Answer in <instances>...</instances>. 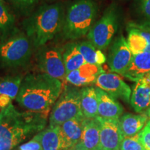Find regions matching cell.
Wrapping results in <instances>:
<instances>
[{
	"label": "cell",
	"mask_w": 150,
	"mask_h": 150,
	"mask_svg": "<svg viewBox=\"0 0 150 150\" xmlns=\"http://www.w3.org/2000/svg\"><path fill=\"white\" fill-rule=\"evenodd\" d=\"M48 114L19 111L11 103L0 111V150H12L20 142L45 129Z\"/></svg>",
	"instance_id": "obj_1"
},
{
	"label": "cell",
	"mask_w": 150,
	"mask_h": 150,
	"mask_svg": "<svg viewBox=\"0 0 150 150\" xmlns=\"http://www.w3.org/2000/svg\"><path fill=\"white\" fill-rule=\"evenodd\" d=\"M63 90V83L45 74H32L23 78L17 102L27 110L48 114Z\"/></svg>",
	"instance_id": "obj_2"
},
{
	"label": "cell",
	"mask_w": 150,
	"mask_h": 150,
	"mask_svg": "<svg viewBox=\"0 0 150 150\" xmlns=\"http://www.w3.org/2000/svg\"><path fill=\"white\" fill-rule=\"evenodd\" d=\"M64 12L59 4L41 7L24 22L26 33L35 48L42 47L63 29Z\"/></svg>",
	"instance_id": "obj_3"
},
{
	"label": "cell",
	"mask_w": 150,
	"mask_h": 150,
	"mask_svg": "<svg viewBox=\"0 0 150 150\" xmlns=\"http://www.w3.org/2000/svg\"><path fill=\"white\" fill-rule=\"evenodd\" d=\"M97 15V6L93 0H79L67 11L63 33L64 37L76 40L84 36L93 27Z\"/></svg>",
	"instance_id": "obj_4"
},
{
	"label": "cell",
	"mask_w": 150,
	"mask_h": 150,
	"mask_svg": "<svg viewBox=\"0 0 150 150\" xmlns=\"http://www.w3.org/2000/svg\"><path fill=\"white\" fill-rule=\"evenodd\" d=\"M34 47L27 33L14 30L0 42V67H16L27 63Z\"/></svg>",
	"instance_id": "obj_5"
},
{
	"label": "cell",
	"mask_w": 150,
	"mask_h": 150,
	"mask_svg": "<svg viewBox=\"0 0 150 150\" xmlns=\"http://www.w3.org/2000/svg\"><path fill=\"white\" fill-rule=\"evenodd\" d=\"M81 89L65 86L52 108L49 126L57 127L73 118L83 116L81 109Z\"/></svg>",
	"instance_id": "obj_6"
},
{
	"label": "cell",
	"mask_w": 150,
	"mask_h": 150,
	"mask_svg": "<svg viewBox=\"0 0 150 150\" xmlns=\"http://www.w3.org/2000/svg\"><path fill=\"white\" fill-rule=\"evenodd\" d=\"M117 29V14L114 9L110 8L92 27L88 33V38L97 50H104L109 45Z\"/></svg>",
	"instance_id": "obj_7"
},
{
	"label": "cell",
	"mask_w": 150,
	"mask_h": 150,
	"mask_svg": "<svg viewBox=\"0 0 150 150\" xmlns=\"http://www.w3.org/2000/svg\"><path fill=\"white\" fill-rule=\"evenodd\" d=\"M38 65L42 73L57 79L62 83L66 81V70L63 52L59 48L51 47L42 49L38 57Z\"/></svg>",
	"instance_id": "obj_8"
},
{
	"label": "cell",
	"mask_w": 150,
	"mask_h": 150,
	"mask_svg": "<svg viewBox=\"0 0 150 150\" xmlns=\"http://www.w3.org/2000/svg\"><path fill=\"white\" fill-rule=\"evenodd\" d=\"M95 85L113 97L126 102H130L131 91L130 87L115 73L102 72L97 76Z\"/></svg>",
	"instance_id": "obj_9"
},
{
	"label": "cell",
	"mask_w": 150,
	"mask_h": 150,
	"mask_svg": "<svg viewBox=\"0 0 150 150\" xmlns=\"http://www.w3.org/2000/svg\"><path fill=\"white\" fill-rule=\"evenodd\" d=\"M100 125L99 147L104 150H120L124 137L119 119H105L97 117Z\"/></svg>",
	"instance_id": "obj_10"
},
{
	"label": "cell",
	"mask_w": 150,
	"mask_h": 150,
	"mask_svg": "<svg viewBox=\"0 0 150 150\" xmlns=\"http://www.w3.org/2000/svg\"><path fill=\"white\" fill-rule=\"evenodd\" d=\"M133 54L123 35L113 42L108 56V65L112 72L123 75L130 65Z\"/></svg>",
	"instance_id": "obj_11"
},
{
	"label": "cell",
	"mask_w": 150,
	"mask_h": 150,
	"mask_svg": "<svg viewBox=\"0 0 150 150\" xmlns=\"http://www.w3.org/2000/svg\"><path fill=\"white\" fill-rule=\"evenodd\" d=\"M100 125L97 117L85 118L79 142L71 150H93L99 147Z\"/></svg>",
	"instance_id": "obj_12"
},
{
	"label": "cell",
	"mask_w": 150,
	"mask_h": 150,
	"mask_svg": "<svg viewBox=\"0 0 150 150\" xmlns=\"http://www.w3.org/2000/svg\"><path fill=\"white\" fill-rule=\"evenodd\" d=\"M85 118L84 116H79L58 126L65 150H71L79 142L83 133Z\"/></svg>",
	"instance_id": "obj_13"
},
{
	"label": "cell",
	"mask_w": 150,
	"mask_h": 150,
	"mask_svg": "<svg viewBox=\"0 0 150 150\" xmlns=\"http://www.w3.org/2000/svg\"><path fill=\"white\" fill-rule=\"evenodd\" d=\"M104 72L100 65L86 63L79 68L67 73L66 81L76 87L85 86L95 83L97 76Z\"/></svg>",
	"instance_id": "obj_14"
},
{
	"label": "cell",
	"mask_w": 150,
	"mask_h": 150,
	"mask_svg": "<svg viewBox=\"0 0 150 150\" xmlns=\"http://www.w3.org/2000/svg\"><path fill=\"white\" fill-rule=\"evenodd\" d=\"M98 98V117L105 119L118 120L123 112L122 105L115 98L102 89L97 88Z\"/></svg>",
	"instance_id": "obj_15"
},
{
	"label": "cell",
	"mask_w": 150,
	"mask_h": 150,
	"mask_svg": "<svg viewBox=\"0 0 150 150\" xmlns=\"http://www.w3.org/2000/svg\"><path fill=\"white\" fill-rule=\"evenodd\" d=\"M150 72V52L134 54L130 65L124 76L137 82Z\"/></svg>",
	"instance_id": "obj_16"
},
{
	"label": "cell",
	"mask_w": 150,
	"mask_h": 150,
	"mask_svg": "<svg viewBox=\"0 0 150 150\" xmlns=\"http://www.w3.org/2000/svg\"><path fill=\"white\" fill-rule=\"evenodd\" d=\"M131 96V105L135 111H144L150 106V86L140 79L136 82Z\"/></svg>",
	"instance_id": "obj_17"
},
{
	"label": "cell",
	"mask_w": 150,
	"mask_h": 150,
	"mask_svg": "<svg viewBox=\"0 0 150 150\" xmlns=\"http://www.w3.org/2000/svg\"><path fill=\"white\" fill-rule=\"evenodd\" d=\"M147 114L134 115L127 113L122 116L120 120V125L124 138L134 136L138 134L147 122Z\"/></svg>",
	"instance_id": "obj_18"
},
{
	"label": "cell",
	"mask_w": 150,
	"mask_h": 150,
	"mask_svg": "<svg viewBox=\"0 0 150 150\" xmlns=\"http://www.w3.org/2000/svg\"><path fill=\"white\" fill-rule=\"evenodd\" d=\"M81 109L86 118H95L98 115V98L96 88L85 87L81 88Z\"/></svg>",
	"instance_id": "obj_19"
},
{
	"label": "cell",
	"mask_w": 150,
	"mask_h": 150,
	"mask_svg": "<svg viewBox=\"0 0 150 150\" xmlns=\"http://www.w3.org/2000/svg\"><path fill=\"white\" fill-rule=\"evenodd\" d=\"M42 150H65L59 127H50L38 133Z\"/></svg>",
	"instance_id": "obj_20"
},
{
	"label": "cell",
	"mask_w": 150,
	"mask_h": 150,
	"mask_svg": "<svg viewBox=\"0 0 150 150\" xmlns=\"http://www.w3.org/2000/svg\"><path fill=\"white\" fill-rule=\"evenodd\" d=\"M63 58L67 74L87 63L79 50L76 43H72L66 47L63 52Z\"/></svg>",
	"instance_id": "obj_21"
},
{
	"label": "cell",
	"mask_w": 150,
	"mask_h": 150,
	"mask_svg": "<svg viewBox=\"0 0 150 150\" xmlns=\"http://www.w3.org/2000/svg\"><path fill=\"white\" fill-rule=\"evenodd\" d=\"M77 46L87 63L101 65L106 61L104 54L101 50H97L89 40L81 42L77 44Z\"/></svg>",
	"instance_id": "obj_22"
},
{
	"label": "cell",
	"mask_w": 150,
	"mask_h": 150,
	"mask_svg": "<svg viewBox=\"0 0 150 150\" xmlns=\"http://www.w3.org/2000/svg\"><path fill=\"white\" fill-rule=\"evenodd\" d=\"M23 77L21 75L0 79V95H7L12 99L16 98Z\"/></svg>",
	"instance_id": "obj_23"
},
{
	"label": "cell",
	"mask_w": 150,
	"mask_h": 150,
	"mask_svg": "<svg viewBox=\"0 0 150 150\" xmlns=\"http://www.w3.org/2000/svg\"><path fill=\"white\" fill-rule=\"evenodd\" d=\"M127 41L133 55L145 52L148 45L145 38L134 26H132L129 29Z\"/></svg>",
	"instance_id": "obj_24"
},
{
	"label": "cell",
	"mask_w": 150,
	"mask_h": 150,
	"mask_svg": "<svg viewBox=\"0 0 150 150\" xmlns=\"http://www.w3.org/2000/svg\"><path fill=\"white\" fill-rule=\"evenodd\" d=\"M15 22L14 17L4 0H0V29L8 31Z\"/></svg>",
	"instance_id": "obj_25"
},
{
	"label": "cell",
	"mask_w": 150,
	"mask_h": 150,
	"mask_svg": "<svg viewBox=\"0 0 150 150\" xmlns=\"http://www.w3.org/2000/svg\"><path fill=\"white\" fill-rule=\"evenodd\" d=\"M120 150H146L141 142L140 141L139 135L124 138L122 141Z\"/></svg>",
	"instance_id": "obj_26"
},
{
	"label": "cell",
	"mask_w": 150,
	"mask_h": 150,
	"mask_svg": "<svg viewBox=\"0 0 150 150\" xmlns=\"http://www.w3.org/2000/svg\"><path fill=\"white\" fill-rule=\"evenodd\" d=\"M19 150H42L38 134L35 135L29 142L20 146Z\"/></svg>",
	"instance_id": "obj_27"
},
{
	"label": "cell",
	"mask_w": 150,
	"mask_h": 150,
	"mask_svg": "<svg viewBox=\"0 0 150 150\" xmlns=\"http://www.w3.org/2000/svg\"><path fill=\"white\" fill-rule=\"evenodd\" d=\"M140 141L146 150H150V129L147 125L138 134Z\"/></svg>",
	"instance_id": "obj_28"
},
{
	"label": "cell",
	"mask_w": 150,
	"mask_h": 150,
	"mask_svg": "<svg viewBox=\"0 0 150 150\" xmlns=\"http://www.w3.org/2000/svg\"><path fill=\"white\" fill-rule=\"evenodd\" d=\"M10 1L20 8L27 9L34 4L36 0H10Z\"/></svg>",
	"instance_id": "obj_29"
},
{
	"label": "cell",
	"mask_w": 150,
	"mask_h": 150,
	"mask_svg": "<svg viewBox=\"0 0 150 150\" xmlns=\"http://www.w3.org/2000/svg\"><path fill=\"white\" fill-rule=\"evenodd\" d=\"M140 8L144 15L150 19V0H140Z\"/></svg>",
	"instance_id": "obj_30"
},
{
	"label": "cell",
	"mask_w": 150,
	"mask_h": 150,
	"mask_svg": "<svg viewBox=\"0 0 150 150\" xmlns=\"http://www.w3.org/2000/svg\"><path fill=\"white\" fill-rule=\"evenodd\" d=\"M13 99L7 95H0V107L1 108L6 107L9 104H11Z\"/></svg>",
	"instance_id": "obj_31"
},
{
	"label": "cell",
	"mask_w": 150,
	"mask_h": 150,
	"mask_svg": "<svg viewBox=\"0 0 150 150\" xmlns=\"http://www.w3.org/2000/svg\"><path fill=\"white\" fill-rule=\"evenodd\" d=\"M142 79L143 80L144 82H145L146 83L150 86V72L147 74H146L142 78Z\"/></svg>",
	"instance_id": "obj_32"
},
{
	"label": "cell",
	"mask_w": 150,
	"mask_h": 150,
	"mask_svg": "<svg viewBox=\"0 0 150 150\" xmlns=\"http://www.w3.org/2000/svg\"><path fill=\"white\" fill-rule=\"evenodd\" d=\"M147 125V126L148 127H149V128L150 129V120H149L147 121V125Z\"/></svg>",
	"instance_id": "obj_33"
},
{
	"label": "cell",
	"mask_w": 150,
	"mask_h": 150,
	"mask_svg": "<svg viewBox=\"0 0 150 150\" xmlns=\"http://www.w3.org/2000/svg\"><path fill=\"white\" fill-rule=\"evenodd\" d=\"M147 115H149V117H150V108H149V109L147 110Z\"/></svg>",
	"instance_id": "obj_34"
},
{
	"label": "cell",
	"mask_w": 150,
	"mask_h": 150,
	"mask_svg": "<svg viewBox=\"0 0 150 150\" xmlns=\"http://www.w3.org/2000/svg\"><path fill=\"white\" fill-rule=\"evenodd\" d=\"M93 150H104V149H102V148H100V147H97V148H96V149H93Z\"/></svg>",
	"instance_id": "obj_35"
},
{
	"label": "cell",
	"mask_w": 150,
	"mask_h": 150,
	"mask_svg": "<svg viewBox=\"0 0 150 150\" xmlns=\"http://www.w3.org/2000/svg\"><path fill=\"white\" fill-rule=\"evenodd\" d=\"M0 108H1V107H0Z\"/></svg>",
	"instance_id": "obj_36"
}]
</instances>
